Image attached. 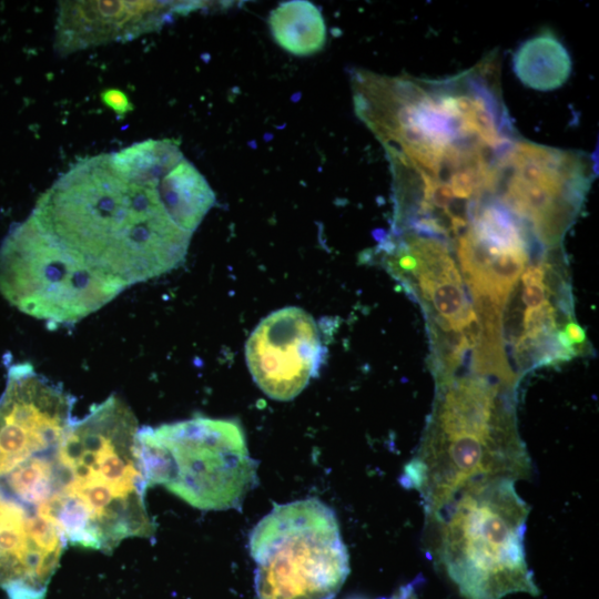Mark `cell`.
Returning <instances> with one entry per match:
<instances>
[{
  "label": "cell",
  "instance_id": "6",
  "mask_svg": "<svg viewBox=\"0 0 599 599\" xmlns=\"http://www.w3.org/2000/svg\"><path fill=\"white\" fill-rule=\"evenodd\" d=\"M248 548L257 599H333L349 573L336 515L315 497L275 505Z\"/></svg>",
  "mask_w": 599,
  "mask_h": 599
},
{
  "label": "cell",
  "instance_id": "12",
  "mask_svg": "<svg viewBox=\"0 0 599 599\" xmlns=\"http://www.w3.org/2000/svg\"><path fill=\"white\" fill-rule=\"evenodd\" d=\"M550 295V286L546 283L524 286L522 302L527 308H534L547 301Z\"/></svg>",
  "mask_w": 599,
  "mask_h": 599
},
{
  "label": "cell",
  "instance_id": "11",
  "mask_svg": "<svg viewBox=\"0 0 599 599\" xmlns=\"http://www.w3.org/2000/svg\"><path fill=\"white\" fill-rule=\"evenodd\" d=\"M275 42L296 57L321 51L326 42L325 20L316 6L304 0L280 3L268 17Z\"/></svg>",
  "mask_w": 599,
  "mask_h": 599
},
{
  "label": "cell",
  "instance_id": "8",
  "mask_svg": "<svg viewBox=\"0 0 599 599\" xmlns=\"http://www.w3.org/2000/svg\"><path fill=\"white\" fill-rule=\"evenodd\" d=\"M324 347L314 318L303 308H280L246 341L245 357L256 385L270 398L291 400L317 375Z\"/></svg>",
  "mask_w": 599,
  "mask_h": 599
},
{
  "label": "cell",
  "instance_id": "14",
  "mask_svg": "<svg viewBox=\"0 0 599 599\" xmlns=\"http://www.w3.org/2000/svg\"><path fill=\"white\" fill-rule=\"evenodd\" d=\"M417 585H418V579H415L413 582L402 586L390 597H383L378 599H419L416 592ZM354 599H357V598H354Z\"/></svg>",
  "mask_w": 599,
  "mask_h": 599
},
{
  "label": "cell",
  "instance_id": "7",
  "mask_svg": "<svg viewBox=\"0 0 599 599\" xmlns=\"http://www.w3.org/2000/svg\"><path fill=\"white\" fill-rule=\"evenodd\" d=\"M125 288L65 247L32 215L11 227L0 246V294L50 325L74 324Z\"/></svg>",
  "mask_w": 599,
  "mask_h": 599
},
{
  "label": "cell",
  "instance_id": "9",
  "mask_svg": "<svg viewBox=\"0 0 599 599\" xmlns=\"http://www.w3.org/2000/svg\"><path fill=\"white\" fill-rule=\"evenodd\" d=\"M193 2L172 1H61L55 28L60 54L109 42L131 40L161 27Z\"/></svg>",
  "mask_w": 599,
  "mask_h": 599
},
{
  "label": "cell",
  "instance_id": "10",
  "mask_svg": "<svg viewBox=\"0 0 599 599\" xmlns=\"http://www.w3.org/2000/svg\"><path fill=\"white\" fill-rule=\"evenodd\" d=\"M512 67L524 85L537 91H551L566 83L572 63L562 42L550 31H545L519 45Z\"/></svg>",
  "mask_w": 599,
  "mask_h": 599
},
{
  "label": "cell",
  "instance_id": "3",
  "mask_svg": "<svg viewBox=\"0 0 599 599\" xmlns=\"http://www.w3.org/2000/svg\"><path fill=\"white\" fill-rule=\"evenodd\" d=\"M515 385L488 376L448 377L423 439L402 475L432 520L466 484L485 478H529L531 460L516 424Z\"/></svg>",
  "mask_w": 599,
  "mask_h": 599
},
{
  "label": "cell",
  "instance_id": "4",
  "mask_svg": "<svg viewBox=\"0 0 599 599\" xmlns=\"http://www.w3.org/2000/svg\"><path fill=\"white\" fill-rule=\"evenodd\" d=\"M515 483L508 478L473 480L425 522L426 547L434 564L464 599L539 593L524 544L530 507Z\"/></svg>",
  "mask_w": 599,
  "mask_h": 599
},
{
  "label": "cell",
  "instance_id": "2",
  "mask_svg": "<svg viewBox=\"0 0 599 599\" xmlns=\"http://www.w3.org/2000/svg\"><path fill=\"white\" fill-rule=\"evenodd\" d=\"M139 430L133 412L116 396L70 426L48 507L67 542L110 554L124 539L154 535Z\"/></svg>",
  "mask_w": 599,
  "mask_h": 599
},
{
  "label": "cell",
  "instance_id": "15",
  "mask_svg": "<svg viewBox=\"0 0 599 599\" xmlns=\"http://www.w3.org/2000/svg\"><path fill=\"white\" fill-rule=\"evenodd\" d=\"M105 102L116 111H125L128 109V100L124 94L119 91L108 92Z\"/></svg>",
  "mask_w": 599,
  "mask_h": 599
},
{
  "label": "cell",
  "instance_id": "5",
  "mask_svg": "<svg viewBox=\"0 0 599 599\" xmlns=\"http://www.w3.org/2000/svg\"><path fill=\"white\" fill-rule=\"evenodd\" d=\"M139 446L149 486L161 485L199 509H237L257 483V463L236 420L195 417L142 427Z\"/></svg>",
  "mask_w": 599,
  "mask_h": 599
},
{
  "label": "cell",
  "instance_id": "13",
  "mask_svg": "<svg viewBox=\"0 0 599 599\" xmlns=\"http://www.w3.org/2000/svg\"><path fill=\"white\" fill-rule=\"evenodd\" d=\"M562 331L573 346L577 344L581 345L586 342L585 331L573 321L567 322Z\"/></svg>",
  "mask_w": 599,
  "mask_h": 599
},
{
  "label": "cell",
  "instance_id": "1",
  "mask_svg": "<svg viewBox=\"0 0 599 599\" xmlns=\"http://www.w3.org/2000/svg\"><path fill=\"white\" fill-rule=\"evenodd\" d=\"M215 204L201 172L172 140L149 139L82 160L31 215L93 267L124 286L179 267Z\"/></svg>",
  "mask_w": 599,
  "mask_h": 599
}]
</instances>
